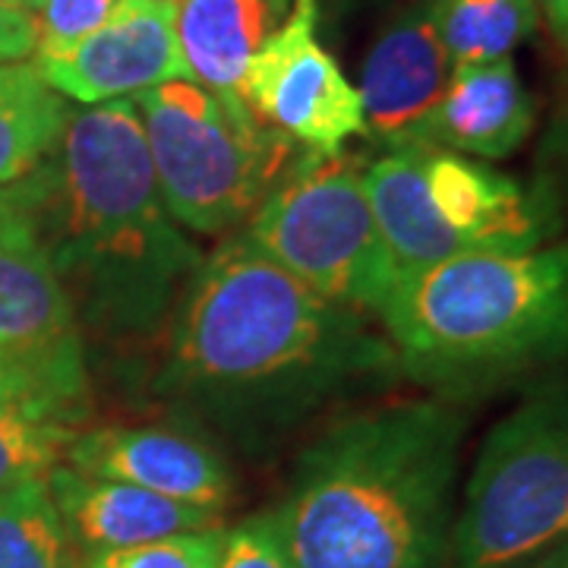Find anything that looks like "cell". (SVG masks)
Listing matches in <instances>:
<instances>
[{"label":"cell","instance_id":"cell-24","mask_svg":"<svg viewBox=\"0 0 568 568\" xmlns=\"http://www.w3.org/2000/svg\"><path fill=\"white\" fill-rule=\"evenodd\" d=\"M219 568H294L272 511L244 518L241 525L224 530Z\"/></svg>","mask_w":568,"mask_h":568},{"label":"cell","instance_id":"cell-25","mask_svg":"<svg viewBox=\"0 0 568 568\" xmlns=\"http://www.w3.org/2000/svg\"><path fill=\"white\" fill-rule=\"evenodd\" d=\"M29 54H36L32 13L26 7L0 0V63H20Z\"/></svg>","mask_w":568,"mask_h":568},{"label":"cell","instance_id":"cell-29","mask_svg":"<svg viewBox=\"0 0 568 568\" xmlns=\"http://www.w3.org/2000/svg\"><path fill=\"white\" fill-rule=\"evenodd\" d=\"M22 205H26V190L20 183H10V186H0V222H7L10 215H17Z\"/></svg>","mask_w":568,"mask_h":568},{"label":"cell","instance_id":"cell-30","mask_svg":"<svg viewBox=\"0 0 568 568\" xmlns=\"http://www.w3.org/2000/svg\"><path fill=\"white\" fill-rule=\"evenodd\" d=\"M272 3H275V7H278L282 13H287V0H272Z\"/></svg>","mask_w":568,"mask_h":568},{"label":"cell","instance_id":"cell-16","mask_svg":"<svg viewBox=\"0 0 568 568\" xmlns=\"http://www.w3.org/2000/svg\"><path fill=\"white\" fill-rule=\"evenodd\" d=\"M364 190L392 260L395 282L465 253V241L436 212L424 174V149H392L364 168Z\"/></svg>","mask_w":568,"mask_h":568},{"label":"cell","instance_id":"cell-18","mask_svg":"<svg viewBox=\"0 0 568 568\" xmlns=\"http://www.w3.org/2000/svg\"><path fill=\"white\" fill-rule=\"evenodd\" d=\"M82 417L85 392L7 369L0 376V493L61 465Z\"/></svg>","mask_w":568,"mask_h":568},{"label":"cell","instance_id":"cell-28","mask_svg":"<svg viewBox=\"0 0 568 568\" xmlns=\"http://www.w3.org/2000/svg\"><path fill=\"white\" fill-rule=\"evenodd\" d=\"M544 10L552 36L568 51V0H544Z\"/></svg>","mask_w":568,"mask_h":568},{"label":"cell","instance_id":"cell-32","mask_svg":"<svg viewBox=\"0 0 568 568\" xmlns=\"http://www.w3.org/2000/svg\"><path fill=\"white\" fill-rule=\"evenodd\" d=\"M3 3H17V7H26V0H3Z\"/></svg>","mask_w":568,"mask_h":568},{"label":"cell","instance_id":"cell-13","mask_svg":"<svg viewBox=\"0 0 568 568\" xmlns=\"http://www.w3.org/2000/svg\"><path fill=\"white\" fill-rule=\"evenodd\" d=\"M452 61L436 32L429 0L402 10L376 36L364 61L361 102L366 133L388 149H407L417 126L443 99Z\"/></svg>","mask_w":568,"mask_h":568},{"label":"cell","instance_id":"cell-3","mask_svg":"<svg viewBox=\"0 0 568 568\" xmlns=\"http://www.w3.org/2000/svg\"><path fill=\"white\" fill-rule=\"evenodd\" d=\"M467 420L443 402L351 414L272 511L294 568H446Z\"/></svg>","mask_w":568,"mask_h":568},{"label":"cell","instance_id":"cell-23","mask_svg":"<svg viewBox=\"0 0 568 568\" xmlns=\"http://www.w3.org/2000/svg\"><path fill=\"white\" fill-rule=\"evenodd\" d=\"M118 0H26L36 26V58L61 54L102 29Z\"/></svg>","mask_w":568,"mask_h":568},{"label":"cell","instance_id":"cell-20","mask_svg":"<svg viewBox=\"0 0 568 568\" xmlns=\"http://www.w3.org/2000/svg\"><path fill=\"white\" fill-rule=\"evenodd\" d=\"M452 70L511 58L537 32L534 0H429Z\"/></svg>","mask_w":568,"mask_h":568},{"label":"cell","instance_id":"cell-6","mask_svg":"<svg viewBox=\"0 0 568 568\" xmlns=\"http://www.w3.org/2000/svg\"><path fill=\"white\" fill-rule=\"evenodd\" d=\"M568 537V379L493 426L452 528V566L503 568Z\"/></svg>","mask_w":568,"mask_h":568},{"label":"cell","instance_id":"cell-12","mask_svg":"<svg viewBox=\"0 0 568 568\" xmlns=\"http://www.w3.org/2000/svg\"><path fill=\"white\" fill-rule=\"evenodd\" d=\"M426 186L443 222L467 250L528 253L559 231L556 196L455 152L424 149Z\"/></svg>","mask_w":568,"mask_h":568},{"label":"cell","instance_id":"cell-21","mask_svg":"<svg viewBox=\"0 0 568 568\" xmlns=\"http://www.w3.org/2000/svg\"><path fill=\"white\" fill-rule=\"evenodd\" d=\"M0 568H82L44 477L0 493Z\"/></svg>","mask_w":568,"mask_h":568},{"label":"cell","instance_id":"cell-4","mask_svg":"<svg viewBox=\"0 0 568 568\" xmlns=\"http://www.w3.org/2000/svg\"><path fill=\"white\" fill-rule=\"evenodd\" d=\"M410 379L477 392L568 354V241L465 250L392 284L379 313Z\"/></svg>","mask_w":568,"mask_h":568},{"label":"cell","instance_id":"cell-26","mask_svg":"<svg viewBox=\"0 0 568 568\" xmlns=\"http://www.w3.org/2000/svg\"><path fill=\"white\" fill-rule=\"evenodd\" d=\"M544 162L568 174V77L562 82V95H559L556 114L549 121L547 140H544Z\"/></svg>","mask_w":568,"mask_h":568},{"label":"cell","instance_id":"cell-33","mask_svg":"<svg viewBox=\"0 0 568 568\" xmlns=\"http://www.w3.org/2000/svg\"><path fill=\"white\" fill-rule=\"evenodd\" d=\"M7 369H10V366L3 364V361H0V376H3V373H7Z\"/></svg>","mask_w":568,"mask_h":568},{"label":"cell","instance_id":"cell-2","mask_svg":"<svg viewBox=\"0 0 568 568\" xmlns=\"http://www.w3.org/2000/svg\"><path fill=\"white\" fill-rule=\"evenodd\" d=\"M26 212L104 332H149L203 265L168 215L136 102L67 108L48 159L22 178Z\"/></svg>","mask_w":568,"mask_h":568},{"label":"cell","instance_id":"cell-8","mask_svg":"<svg viewBox=\"0 0 568 568\" xmlns=\"http://www.w3.org/2000/svg\"><path fill=\"white\" fill-rule=\"evenodd\" d=\"M320 0H294L287 20L265 39L241 82V102L265 126L335 155L366 133L361 92L316 39Z\"/></svg>","mask_w":568,"mask_h":568},{"label":"cell","instance_id":"cell-19","mask_svg":"<svg viewBox=\"0 0 568 568\" xmlns=\"http://www.w3.org/2000/svg\"><path fill=\"white\" fill-rule=\"evenodd\" d=\"M67 104L36 63H0V186L20 183L61 136Z\"/></svg>","mask_w":568,"mask_h":568},{"label":"cell","instance_id":"cell-9","mask_svg":"<svg viewBox=\"0 0 568 568\" xmlns=\"http://www.w3.org/2000/svg\"><path fill=\"white\" fill-rule=\"evenodd\" d=\"M0 361L85 392L77 306L26 205L0 222Z\"/></svg>","mask_w":568,"mask_h":568},{"label":"cell","instance_id":"cell-11","mask_svg":"<svg viewBox=\"0 0 568 568\" xmlns=\"http://www.w3.org/2000/svg\"><path fill=\"white\" fill-rule=\"evenodd\" d=\"M63 465L209 511H222L231 499V470L222 455L200 436L174 426L80 429Z\"/></svg>","mask_w":568,"mask_h":568},{"label":"cell","instance_id":"cell-17","mask_svg":"<svg viewBox=\"0 0 568 568\" xmlns=\"http://www.w3.org/2000/svg\"><path fill=\"white\" fill-rule=\"evenodd\" d=\"M284 13L272 0H181L174 7V29L186 73L234 111L241 82L265 39L278 29Z\"/></svg>","mask_w":568,"mask_h":568},{"label":"cell","instance_id":"cell-22","mask_svg":"<svg viewBox=\"0 0 568 568\" xmlns=\"http://www.w3.org/2000/svg\"><path fill=\"white\" fill-rule=\"evenodd\" d=\"M222 540V528L174 534L145 547L89 556L82 559V568H219Z\"/></svg>","mask_w":568,"mask_h":568},{"label":"cell","instance_id":"cell-31","mask_svg":"<svg viewBox=\"0 0 568 568\" xmlns=\"http://www.w3.org/2000/svg\"><path fill=\"white\" fill-rule=\"evenodd\" d=\"M149 3H171V7H178V0H149Z\"/></svg>","mask_w":568,"mask_h":568},{"label":"cell","instance_id":"cell-10","mask_svg":"<svg viewBox=\"0 0 568 568\" xmlns=\"http://www.w3.org/2000/svg\"><path fill=\"white\" fill-rule=\"evenodd\" d=\"M36 70L58 95L89 108L136 99L162 82L190 80L174 7L149 0H118L102 29L61 54L36 58Z\"/></svg>","mask_w":568,"mask_h":568},{"label":"cell","instance_id":"cell-5","mask_svg":"<svg viewBox=\"0 0 568 568\" xmlns=\"http://www.w3.org/2000/svg\"><path fill=\"white\" fill-rule=\"evenodd\" d=\"M149 159L168 215L196 234H224L253 219L301 159L297 142L234 111L193 80L136 95Z\"/></svg>","mask_w":568,"mask_h":568},{"label":"cell","instance_id":"cell-27","mask_svg":"<svg viewBox=\"0 0 568 568\" xmlns=\"http://www.w3.org/2000/svg\"><path fill=\"white\" fill-rule=\"evenodd\" d=\"M503 568H568V537L537 549V552H528V556H521V559H515Z\"/></svg>","mask_w":568,"mask_h":568},{"label":"cell","instance_id":"cell-1","mask_svg":"<svg viewBox=\"0 0 568 568\" xmlns=\"http://www.w3.org/2000/svg\"><path fill=\"white\" fill-rule=\"evenodd\" d=\"M395 366L392 345L357 310L325 301L234 237L186 284L159 392L231 424H265Z\"/></svg>","mask_w":568,"mask_h":568},{"label":"cell","instance_id":"cell-14","mask_svg":"<svg viewBox=\"0 0 568 568\" xmlns=\"http://www.w3.org/2000/svg\"><path fill=\"white\" fill-rule=\"evenodd\" d=\"M44 484L80 562L102 552L145 547L174 534L222 528L219 511L186 506L118 480L89 477L63 462L48 470Z\"/></svg>","mask_w":568,"mask_h":568},{"label":"cell","instance_id":"cell-7","mask_svg":"<svg viewBox=\"0 0 568 568\" xmlns=\"http://www.w3.org/2000/svg\"><path fill=\"white\" fill-rule=\"evenodd\" d=\"M244 237L320 297L357 313L379 316L395 284L364 168L345 152L304 149L253 212Z\"/></svg>","mask_w":568,"mask_h":568},{"label":"cell","instance_id":"cell-15","mask_svg":"<svg viewBox=\"0 0 568 568\" xmlns=\"http://www.w3.org/2000/svg\"><path fill=\"white\" fill-rule=\"evenodd\" d=\"M537 123V104L511 58L455 67L443 99L433 104L407 149L455 152L474 159L515 155Z\"/></svg>","mask_w":568,"mask_h":568}]
</instances>
